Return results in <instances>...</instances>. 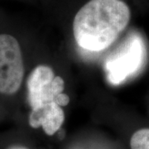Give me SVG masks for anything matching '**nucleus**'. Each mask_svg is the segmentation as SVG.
I'll use <instances>...</instances> for the list:
<instances>
[{"label": "nucleus", "instance_id": "obj_8", "mask_svg": "<svg viewBox=\"0 0 149 149\" xmlns=\"http://www.w3.org/2000/svg\"><path fill=\"white\" fill-rule=\"evenodd\" d=\"M72 149H105L98 145H93V144H86V145H80L77 147H74Z\"/></svg>", "mask_w": 149, "mask_h": 149}, {"label": "nucleus", "instance_id": "obj_7", "mask_svg": "<svg viewBox=\"0 0 149 149\" xmlns=\"http://www.w3.org/2000/svg\"><path fill=\"white\" fill-rule=\"evenodd\" d=\"M54 102L56 103L60 106H66L69 104L70 97L64 93H61L56 97Z\"/></svg>", "mask_w": 149, "mask_h": 149}, {"label": "nucleus", "instance_id": "obj_1", "mask_svg": "<svg viewBox=\"0 0 149 149\" xmlns=\"http://www.w3.org/2000/svg\"><path fill=\"white\" fill-rule=\"evenodd\" d=\"M130 17V9L122 0H90L74 16V40L85 51L102 52L115 42Z\"/></svg>", "mask_w": 149, "mask_h": 149}, {"label": "nucleus", "instance_id": "obj_4", "mask_svg": "<svg viewBox=\"0 0 149 149\" xmlns=\"http://www.w3.org/2000/svg\"><path fill=\"white\" fill-rule=\"evenodd\" d=\"M28 100L32 109L53 102L62 93L65 82L61 76H56L53 70L47 65H38L27 79Z\"/></svg>", "mask_w": 149, "mask_h": 149}, {"label": "nucleus", "instance_id": "obj_5", "mask_svg": "<svg viewBox=\"0 0 149 149\" xmlns=\"http://www.w3.org/2000/svg\"><path fill=\"white\" fill-rule=\"evenodd\" d=\"M64 120L63 109L54 101L32 109L29 116L31 127L34 128L42 127L44 132L50 136L58 131Z\"/></svg>", "mask_w": 149, "mask_h": 149}, {"label": "nucleus", "instance_id": "obj_3", "mask_svg": "<svg viewBox=\"0 0 149 149\" xmlns=\"http://www.w3.org/2000/svg\"><path fill=\"white\" fill-rule=\"evenodd\" d=\"M23 75L24 65L19 43L13 36L0 34V93H16Z\"/></svg>", "mask_w": 149, "mask_h": 149}, {"label": "nucleus", "instance_id": "obj_9", "mask_svg": "<svg viewBox=\"0 0 149 149\" xmlns=\"http://www.w3.org/2000/svg\"><path fill=\"white\" fill-rule=\"evenodd\" d=\"M9 149H27L24 147H12Z\"/></svg>", "mask_w": 149, "mask_h": 149}, {"label": "nucleus", "instance_id": "obj_2", "mask_svg": "<svg viewBox=\"0 0 149 149\" xmlns=\"http://www.w3.org/2000/svg\"><path fill=\"white\" fill-rule=\"evenodd\" d=\"M147 48L139 33L128 34L122 42L109 55L104 62L108 81L120 85L139 73L146 61Z\"/></svg>", "mask_w": 149, "mask_h": 149}, {"label": "nucleus", "instance_id": "obj_6", "mask_svg": "<svg viewBox=\"0 0 149 149\" xmlns=\"http://www.w3.org/2000/svg\"><path fill=\"white\" fill-rule=\"evenodd\" d=\"M131 149H149V128H143L133 133L130 139Z\"/></svg>", "mask_w": 149, "mask_h": 149}]
</instances>
